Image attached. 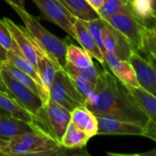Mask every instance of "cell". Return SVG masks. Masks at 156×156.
<instances>
[{
    "mask_svg": "<svg viewBox=\"0 0 156 156\" xmlns=\"http://www.w3.org/2000/svg\"><path fill=\"white\" fill-rule=\"evenodd\" d=\"M106 21L118 29L130 41L134 50L138 52L144 51L143 38L147 27L144 22L135 16L130 4Z\"/></svg>",
    "mask_w": 156,
    "mask_h": 156,
    "instance_id": "277c9868",
    "label": "cell"
},
{
    "mask_svg": "<svg viewBox=\"0 0 156 156\" xmlns=\"http://www.w3.org/2000/svg\"><path fill=\"white\" fill-rule=\"evenodd\" d=\"M0 109L7 114L29 123L35 131L44 133L39 120L22 108L10 94L0 91Z\"/></svg>",
    "mask_w": 156,
    "mask_h": 156,
    "instance_id": "2e32d148",
    "label": "cell"
},
{
    "mask_svg": "<svg viewBox=\"0 0 156 156\" xmlns=\"http://www.w3.org/2000/svg\"><path fill=\"white\" fill-rule=\"evenodd\" d=\"M32 41H33L34 48L36 51V57H37V70L40 74L43 85L45 86L46 90L49 91L51 83L53 81L56 70L59 69H63V67L45 49H43L33 38Z\"/></svg>",
    "mask_w": 156,
    "mask_h": 156,
    "instance_id": "5bb4252c",
    "label": "cell"
},
{
    "mask_svg": "<svg viewBox=\"0 0 156 156\" xmlns=\"http://www.w3.org/2000/svg\"><path fill=\"white\" fill-rule=\"evenodd\" d=\"M90 137L74 123L70 122L61 140V144L69 149L84 148Z\"/></svg>",
    "mask_w": 156,
    "mask_h": 156,
    "instance_id": "44dd1931",
    "label": "cell"
},
{
    "mask_svg": "<svg viewBox=\"0 0 156 156\" xmlns=\"http://www.w3.org/2000/svg\"><path fill=\"white\" fill-rule=\"evenodd\" d=\"M105 63L108 66L113 75L130 88H138V82L135 71L129 60L119 59L112 53L106 51L104 53Z\"/></svg>",
    "mask_w": 156,
    "mask_h": 156,
    "instance_id": "9a60e30c",
    "label": "cell"
},
{
    "mask_svg": "<svg viewBox=\"0 0 156 156\" xmlns=\"http://www.w3.org/2000/svg\"><path fill=\"white\" fill-rule=\"evenodd\" d=\"M97 117H106L137 123L154 135L150 121L138 105L128 86L107 69L100 70L92 97L85 104Z\"/></svg>",
    "mask_w": 156,
    "mask_h": 156,
    "instance_id": "6da1fadb",
    "label": "cell"
},
{
    "mask_svg": "<svg viewBox=\"0 0 156 156\" xmlns=\"http://www.w3.org/2000/svg\"><path fill=\"white\" fill-rule=\"evenodd\" d=\"M49 95L51 101L70 112L84 104L82 96L63 68L56 70L53 81L49 90Z\"/></svg>",
    "mask_w": 156,
    "mask_h": 156,
    "instance_id": "8992f818",
    "label": "cell"
},
{
    "mask_svg": "<svg viewBox=\"0 0 156 156\" xmlns=\"http://www.w3.org/2000/svg\"><path fill=\"white\" fill-rule=\"evenodd\" d=\"M0 60L3 62L6 60V51L0 46Z\"/></svg>",
    "mask_w": 156,
    "mask_h": 156,
    "instance_id": "e575fe53",
    "label": "cell"
},
{
    "mask_svg": "<svg viewBox=\"0 0 156 156\" xmlns=\"http://www.w3.org/2000/svg\"><path fill=\"white\" fill-rule=\"evenodd\" d=\"M6 60H8L15 67H17L18 69L23 71L25 74H27L29 77H30L35 81V83H36V85L38 87L39 95L40 97L42 104L45 105L48 102V101L50 100L49 91L46 90L45 86L43 85L37 69L28 59H26L21 55L16 42H15L13 48L10 50L6 51Z\"/></svg>",
    "mask_w": 156,
    "mask_h": 156,
    "instance_id": "7c38bea8",
    "label": "cell"
},
{
    "mask_svg": "<svg viewBox=\"0 0 156 156\" xmlns=\"http://www.w3.org/2000/svg\"><path fill=\"white\" fill-rule=\"evenodd\" d=\"M35 131L29 123L15 118L9 114L0 116V138L8 140L11 137Z\"/></svg>",
    "mask_w": 156,
    "mask_h": 156,
    "instance_id": "ffe728a7",
    "label": "cell"
},
{
    "mask_svg": "<svg viewBox=\"0 0 156 156\" xmlns=\"http://www.w3.org/2000/svg\"><path fill=\"white\" fill-rule=\"evenodd\" d=\"M130 6L135 16L143 22L156 18L154 0H130Z\"/></svg>",
    "mask_w": 156,
    "mask_h": 156,
    "instance_id": "d4e9b609",
    "label": "cell"
},
{
    "mask_svg": "<svg viewBox=\"0 0 156 156\" xmlns=\"http://www.w3.org/2000/svg\"><path fill=\"white\" fill-rule=\"evenodd\" d=\"M71 122L84 131L90 138L97 134V118L84 104L71 112Z\"/></svg>",
    "mask_w": 156,
    "mask_h": 156,
    "instance_id": "ac0fdd59",
    "label": "cell"
},
{
    "mask_svg": "<svg viewBox=\"0 0 156 156\" xmlns=\"http://www.w3.org/2000/svg\"><path fill=\"white\" fill-rule=\"evenodd\" d=\"M39 7L44 19L52 22L75 39L74 23L76 17L60 0H32Z\"/></svg>",
    "mask_w": 156,
    "mask_h": 156,
    "instance_id": "52a82bcc",
    "label": "cell"
},
{
    "mask_svg": "<svg viewBox=\"0 0 156 156\" xmlns=\"http://www.w3.org/2000/svg\"><path fill=\"white\" fill-rule=\"evenodd\" d=\"M129 4L130 0H105L97 12L101 18L107 20Z\"/></svg>",
    "mask_w": 156,
    "mask_h": 156,
    "instance_id": "4316f807",
    "label": "cell"
},
{
    "mask_svg": "<svg viewBox=\"0 0 156 156\" xmlns=\"http://www.w3.org/2000/svg\"><path fill=\"white\" fill-rule=\"evenodd\" d=\"M60 2L77 18L92 20L100 17L97 12L86 0H60Z\"/></svg>",
    "mask_w": 156,
    "mask_h": 156,
    "instance_id": "7402d4cb",
    "label": "cell"
},
{
    "mask_svg": "<svg viewBox=\"0 0 156 156\" xmlns=\"http://www.w3.org/2000/svg\"><path fill=\"white\" fill-rule=\"evenodd\" d=\"M15 44L12 35L5 23V21L0 19V46L6 50H10Z\"/></svg>",
    "mask_w": 156,
    "mask_h": 156,
    "instance_id": "f1b7e54d",
    "label": "cell"
},
{
    "mask_svg": "<svg viewBox=\"0 0 156 156\" xmlns=\"http://www.w3.org/2000/svg\"><path fill=\"white\" fill-rule=\"evenodd\" d=\"M12 8L17 12V14L24 22L25 28L28 30L31 37L43 49H45L63 68H64L67 63V43L47 30L42 25H40L36 17L29 14L25 9H20L16 6H13Z\"/></svg>",
    "mask_w": 156,
    "mask_h": 156,
    "instance_id": "3957f363",
    "label": "cell"
},
{
    "mask_svg": "<svg viewBox=\"0 0 156 156\" xmlns=\"http://www.w3.org/2000/svg\"><path fill=\"white\" fill-rule=\"evenodd\" d=\"M65 66H68L69 68H71L72 69H74L77 73L81 74L82 76H84L85 78H86L87 80H91L94 83H96V81L97 80V77L99 75V72H100V70H98V69L96 67V65H94L92 67H89V68H83V69L75 68L73 65H71L70 63H66Z\"/></svg>",
    "mask_w": 156,
    "mask_h": 156,
    "instance_id": "4dcf8cb0",
    "label": "cell"
},
{
    "mask_svg": "<svg viewBox=\"0 0 156 156\" xmlns=\"http://www.w3.org/2000/svg\"><path fill=\"white\" fill-rule=\"evenodd\" d=\"M6 24L14 41L16 42L21 55L28 59L36 69H37V57L34 48L32 38L25 27L16 25L12 20L7 17L3 19Z\"/></svg>",
    "mask_w": 156,
    "mask_h": 156,
    "instance_id": "4fadbf2b",
    "label": "cell"
},
{
    "mask_svg": "<svg viewBox=\"0 0 156 156\" xmlns=\"http://www.w3.org/2000/svg\"><path fill=\"white\" fill-rule=\"evenodd\" d=\"M143 48L145 53H150L156 58V34L148 27L144 33Z\"/></svg>",
    "mask_w": 156,
    "mask_h": 156,
    "instance_id": "f546056e",
    "label": "cell"
},
{
    "mask_svg": "<svg viewBox=\"0 0 156 156\" xmlns=\"http://www.w3.org/2000/svg\"><path fill=\"white\" fill-rule=\"evenodd\" d=\"M7 149V140L0 138V154L6 155Z\"/></svg>",
    "mask_w": 156,
    "mask_h": 156,
    "instance_id": "d6a6232c",
    "label": "cell"
},
{
    "mask_svg": "<svg viewBox=\"0 0 156 156\" xmlns=\"http://www.w3.org/2000/svg\"><path fill=\"white\" fill-rule=\"evenodd\" d=\"M140 87L143 88L156 96V67L146 58H143L138 51L134 50L130 58Z\"/></svg>",
    "mask_w": 156,
    "mask_h": 156,
    "instance_id": "8fae6325",
    "label": "cell"
},
{
    "mask_svg": "<svg viewBox=\"0 0 156 156\" xmlns=\"http://www.w3.org/2000/svg\"><path fill=\"white\" fill-rule=\"evenodd\" d=\"M0 91L10 94V93L8 92V90H7V88H6L5 82H4V80H3V78H2V76H1V73H0Z\"/></svg>",
    "mask_w": 156,
    "mask_h": 156,
    "instance_id": "836d02e7",
    "label": "cell"
},
{
    "mask_svg": "<svg viewBox=\"0 0 156 156\" xmlns=\"http://www.w3.org/2000/svg\"><path fill=\"white\" fill-rule=\"evenodd\" d=\"M12 7L16 6L20 9H25V0H5Z\"/></svg>",
    "mask_w": 156,
    "mask_h": 156,
    "instance_id": "1f68e13d",
    "label": "cell"
},
{
    "mask_svg": "<svg viewBox=\"0 0 156 156\" xmlns=\"http://www.w3.org/2000/svg\"><path fill=\"white\" fill-rule=\"evenodd\" d=\"M84 23L104 55V53L106 52V49L104 48V44L102 40V29L106 23V20L101 17H98L96 19H92V20H84Z\"/></svg>",
    "mask_w": 156,
    "mask_h": 156,
    "instance_id": "83f0119b",
    "label": "cell"
},
{
    "mask_svg": "<svg viewBox=\"0 0 156 156\" xmlns=\"http://www.w3.org/2000/svg\"><path fill=\"white\" fill-rule=\"evenodd\" d=\"M5 114H7V113H6V112H5L4 111H2V110L0 109V116H1V115H5Z\"/></svg>",
    "mask_w": 156,
    "mask_h": 156,
    "instance_id": "74e56055",
    "label": "cell"
},
{
    "mask_svg": "<svg viewBox=\"0 0 156 156\" xmlns=\"http://www.w3.org/2000/svg\"><path fill=\"white\" fill-rule=\"evenodd\" d=\"M66 61L75 68H89L94 66L92 56L83 48L70 44L67 46Z\"/></svg>",
    "mask_w": 156,
    "mask_h": 156,
    "instance_id": "603a6c76",
    "label": "cell"
},
{
    "mask_svg": "<svg viewBox=\"0 0 156 156\" xmlns=\"http://www.w3.org/2000/svg\"><path fill=\"white\" fill-rule=\"evenodd\" d=\"M0 69H1V62H0Z\"/></svg>",
    "mask_w": 156,
    "mask_h": 156,
    "instance_id": "f35d334b",
    "label": "cell"
},
{
    "mask_svg": "<svg viewBox=\"0 0 156 156\" xmlns=\"http://www.w3.org/2000/svg\"><path fill=\"white\" fill-rule=\"evenodd\" d=\"M74 29L75 33V40L78 41L82 48L86 50L92 56V58H95L99 63L105 64L104 55L93 38L92 35L88 31L87 27H86L84 20L76 17L74 23Z\"/></svg>",
    "mask_w": 156,
    "mask_h": 156,
    "instance_id": "e0dca14e",
    "label": "cell"
},
{
    "mask_svg": "<svg viewBox=\"0 0 156 156\" xmlns=\"http://www.w3.org/2000/svg\"><path fill=\"white\" fill-rule=\"evenodd\" d=\"M63 147L50 135L31 131L15 135L7 140L6 156H52L67 154Z\"/></svg>",
    "mask_w": 156,
    "mask_h": 156,
    "instance_id": "7a4b0ae2",
    "label": "cell"
},
{
    "mask_svg": "<svg viewBox=\"0 0 156 156\" xmlns=\"http://www.w3.org/2000/svg\"><path fill=\"white\" fill-rule=\"evenodd\" d=\"M37 119L42 131L61 144L62 137L71 122V112L50 99L42 106Z\"/></svg>",
    "mask_w": 156,
    "mask_h": 156,
    "instance_id": "5b68a950",
    "label": "cell"
},
{
    "mask_svg": "<svg viewBox=\"0 0 156 156\" xmlns=\"http://www.w3.org/2000/svg\"><path fill=\"white\" fill-rule=\"evenodd\" d=\"M155 19H156V18H155ZM151 29H152V30H153V31H154V33L156 34V23H155V25H154V27H152Z\"/></svg>",
    "mask_w": 156,
    "mask_h": 156,
    "instance_id": "8d00e7d4",
    "label": "cell"
},
{
    "mask_svg": "<svg viewBox=\"0 0 156 156\" xmlns=\"http://www.w3.org/2000/svg\"><path fill=\"white\" fill-rule=\"evenodd\" d=\"M98 129L97 135H131L143 136L154 141L153 133L146 128L131 122L117 119L97 117Z\"/></svg>",
    "mask_w": 156,
    "mask_h": 156,
    "instance_id": "9c48e42d",
    "label": "cell"
},
{
    "mask_svg": "<svg viewBox=\"0 0 156 156\" xmlns=\"http://www.w3.org/2000/svg\"><path fill=\"white\" fill-rule=\"evenodd\" d=\"M0 62H1V63H2V61H1V60H0Z\"/></svg>",
    "mask_w": 156,
    "mask_h": 156,
    "instance_id": "ab89813d",
    "label": "cell"
},
{
    "mask_svg": "<svg viewBox=\"0 0 156 156\" xmlns=\"http://www.w3.org/2000/svg\"><path fill=\"white\" fill-rule=\"evenodd\" d=\"M138 105L143 111L150 121L152 129L156 134V96L153 95L142 87H128Z\"/></svg>",
    "mask_w": 156,
    "mask_h": 156,
    "instance_id": "d6986e66",
    "label": "cell"
},
{
    "mask_svg": "<svg viewBox=\"0 0 156 156\" xmlns=\"http://www.w3.org/2000/svg\"><path fill=\"white\" fill-rule=\"evenodd\" d=\"M102 40L106 51L112 53L119 59L129 60L134 51L130 41L107 21L102 29Z\"/></svg>",
    "mask_w": 156,
    "mask_h": 156,
    "instance_id": "30bf717a",
    "label": "cell"
},
{
    "mask_svg": "<svg viewBox=\"0 0 156 156\" xmlns=\"http://www.w3.org/2000/svg\"><path fill=\"white\" fill-rule=\"evenodd\" d=\"M146 56H147V58L156 67V58L154 56H153L152 54H150V53H146Z\"/></svg>",
    "mask_w": 156,
    "mask_h": 156,
    "instance_id": "d590c367",
    "label": "cell"
},
{
    "mask_svg": "<svg viewBox=\"0 0 156 156\" xmlns=\"http://www.w3.org/2000/svg\"><path fill=\"white\" fill-rule=\"evenodd\" d=\"M1 69H5L14 80H16L17 81L20 82L21 84L25 85L26 87H28L30 90H32L33 92H35L36 94L39 95V90H38V87L35 83V81L29 77L27 74H25L23 71H21L20 69H18L17 67H15L12 63H10L8 60H5L1 63ZM40 96V95H39Z\"/></svg>",
    "mask_w": 156,
    "mask_h": 156,
    "instance_id": "484cf974",
    "label": "cell"
},
{
    "mask_svg": "<svg viewBox=\"0 0 156 156\" xmlns=\"http://www.w3.org/2000/svg\"><path fill=\"white\" fill-rule=\"evenodd\" d=\"M0 73L10 95L22 108L37 118L38 113L43 106L40 96L25 85L14 80L5 69H1Z\"/></svg>",
    "mask_w": 156,
    "mask_h": 156,
    "instance_id": "ba28073f",
    "label": "cell"
},
{
    "mask_svg": "<svg viewBox=\"0 0 156 156\" xmlns=\"http://www.w3.org/2000/svg\"><path fill=\"white\" fill-rule=\"evenodd\" d=\"M64 69L67 71V73L69 74L71 80H73L74 87L76 88V90H78L80 95L82 96L83 101H84V104H85L92 97L94 90H95L96 83L87 80L86 78H85L81 74L77 73L76 71H74V69H72L68 66H65Z\"/></svg>",
    "mask_w": 156,
    "mask_h": 156,
    "instance_id": "cb8c5ba5",
    "label": "cell"
}]
</instances>
